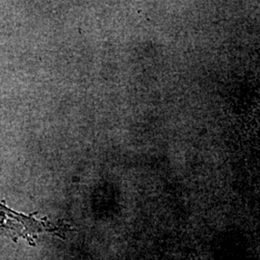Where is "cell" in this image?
<instances>
[{"label": "cell", "mask_w": 260, "mask_h": 260, "mask_svg": "<svg viewBox=\"0 0 260 260\" xmlns=\"http://www.w3.org/2000/svg\"><path fill=\"white\" fill-rule=\"evenodd\" d=\"M51 231H53L52 228L42 221L33 219L32 216L15 213L0 205V233L7 235L14 241L24 238L29 243H33V238L38 233Z\"/></svg>", "instance_id": "cell-1"}]
</instances>
